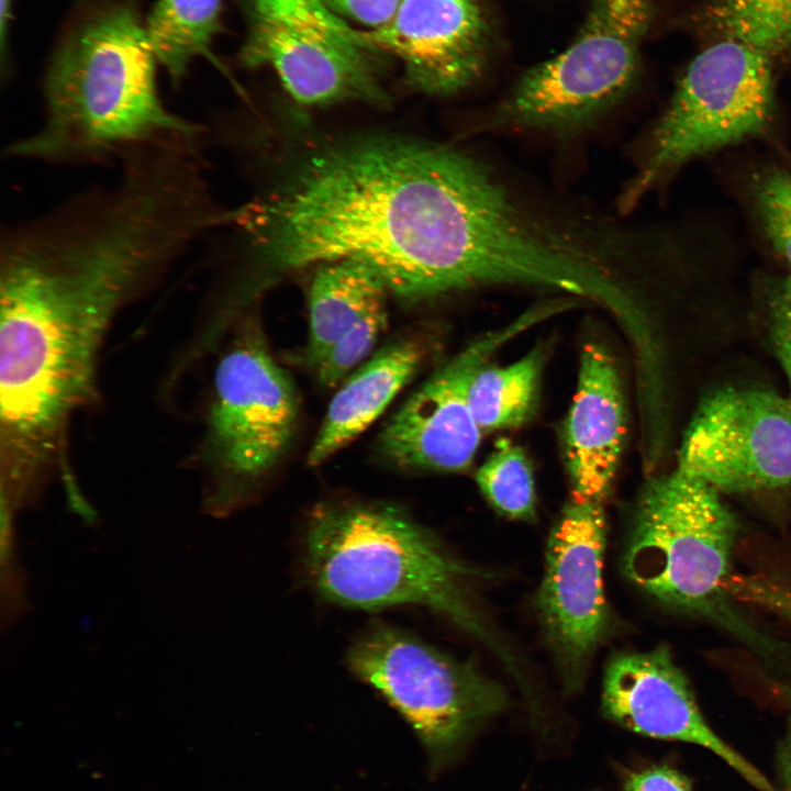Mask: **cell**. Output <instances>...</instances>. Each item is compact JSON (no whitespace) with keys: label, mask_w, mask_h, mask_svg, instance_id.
<instances>
[{"label":"cell","mask_w":791,"mask_h":791,"mask_svg":"<svg viewBox=\"0 0 791 791\" xmlns=\"http://www.w3.org/2000/svg\"><path fill=\"white\" fill-rule=\"evenodd\" d=\"M546 355L545 345H537L511 364L477 370L468 400L482 433L517 427L533 416Z\"/></svg>","instance_id":"obj_18"},{"label":"cell","mask_w":791,"mask_h":791,"mask_svg":"<svg viewBox=\"0 0 791 791\" xmlns=\"http://www.w3.org/2000/svg\"><path fill=\"white\" fill-rule=\"evenodd\" d=\"M424 357L419 341L401 338L358 366L330 402L307 456L309 466H320L370 426L417 374Z\"/></svg>","instance_id":"obj_16"},{"label":"cell","mask_w":791,"mask_h":791,"mask_svg":"<svg viewBox=\"0 0 791 791\" xmlns=\"http://www.w3.org/2000/svg\"><path fill=\"white\" fill-rule=\"evenodd\" d=\"M783 370H784V372H786V376H787V379H788V382H789V397H788V399H789L790 404H791V368H786V369H783Z\"/></svg>","instance_id":"obj_29"},{"label":"cell","mask_w":791,"mask_h":791,"mask_svg":"<svg viewBox=\"0 0 791 791\" xmlns=\"http://www.w3.org/2000/svg\"><path fill=\"white\" fill-rule=\"evenodd\" d=\"M345 662L411 726L432 773L455 761L475 733L509 705L504 688L471 662L385 623L364 631Z\"/></svg>","instance_id":"obj_6"},{"label":"cell","mask_w":791,"mask_h":791,"mask_svg":"<svg viewBox=\"0 0 791 791\" xmlns=\"http://www.w3.org/2000/svg\"><path fill=\"white\" fill-rule=\"evenodd\" d=\"M627 434L626 404L615 359L598 342L580 353L576 391L561 426L570 493L608 500Z\"/></svg>","instance_id":"obj_14"},{"label":"cell","mask_w":791,"mask_h":791,"mask_svg":"<svg viewBox=\"0 0 791 791\" xmlns=\"http://www.w3.org/2000/svg\"><path fill=\"white\" fill-rule=\"evenodd\" d=\"M602 708L610 720L627 729L704 747L757 789L773 790L767 778L708 724L688 677L666 645L614 655L604 671Z\"/></svg>","instance_id":"obj_12"},{"label":"cell","mask_w":791,"mask_h":791,"mask_svg":"<svg viewBox=\"0 0 791 791\" xmlns=\"http://www.w3.org/2000/svg\"><path fill=\"white\" fill-rule=\"evenodd\" d=\"M389 291L367 265L342 259L325 263L309 291V334L304 359L315 369L334 343Z\"/></svg>","instance_id":"obj_17"},{"label":"cell","mask_w":791,"mask_h":791,"mask_svg":"<svg viewBox=\"0 0 791 791\" xmlns=\"http://www.w3.org/2000/svg\"><path fill=\"white\" fill-rule=\"evenodd\" d=\"M222 0H158L144 24L158 65L176 83L208 52L220 27Z\"/></svg>","instance_id":"obj_19"},{"label":"cell","mask_w":791,"mask_h":791,"mask_svg":"<svg viewBox=\"0 0 791 791\" xmlns=\"http://www.w3.org/2000/svg\"><path fill=\"white\" fill-rule=\"evenodd\" d=\"M302 567L324 601L343 608H426L479 639L511 672L515 659L477 604V570L403 506L342 500L317 504L302 535Z\"/></svg>","instance_id":"obj_3"},{"label":"cell","mask_w":791,"mask_h":791,"mask_svg":"<svg viewBox=\"0 0 791 791\" xmlns=\"http://www.w3.org/2000/svg\"><path fill=\"white\" fill-rule=\"evenodd\" d=\"M248 9L244 62L271 67L298 103L383 98L375 48L324 0H248Z\"/></svg>","instance_id":"obj_8"},{"label":"cell","mask_w":791,"mask_h":791,"mask_svg":"<svg viewBox=\"0 0 791 791\" xmlns=\"http://www.w3.org/2000/svg\"><path fill=\"white\" fill-rule=\"evenodd\" d=\"M771 60L766 52L725 37L698 54L623 185L617 212L630 213L688 160L760 132L772 109Z\"/></svg>","instance_id":"obj_7"},{"label":"cell","mask_w":791,"mask_h":791,"mask_svg":"<svg viewBox=\"0 0 791 791\" xmlns=\"http://www.w3.org/2000/svg\"><path fill=\"white\" fill-rule=\"evenodd\" d=\"M555 314L550 302L539 303L468 344L430 376L390 417L377 438L379 453L392 465L409 471L468 469L482 436L468 400L475 374L502 345Z\"/></svg>","instance_id":"obj_10"},{"label":"cell","mask_w":791,"mask_h":791,"mask_svg":"<svg viewBox=\"0 0 791 791\" xmlns=\"http://www.w3.org/2000/svg\"><path fill=\"white\" fill-rule=\"evenodd\" d=\"M679 471L720 493L791 487V404L759 387H724L697 406L677 454Z\"/></svg>","instance_id":"obj_9"},{"label":"cell","mask_w":791,"mask_h":791,"mask_svg":"<svg viewBox=\"0 0 791 791\" xmlns=\"http://www.w3.org/2000/svg\"><path fill=\"white\" fill-rule=\"evenodd\" d=\"M156 64L132 7L86 18L48 65L42 123L10 143L7 156L53 165L116 163L127 149L159 136L205 131L165 107Z\"/></svg>","instance_id":"obj_2"},{"label":"cell","mask_w":791,"mask_h":791,"mask_svg":"<svg viewBox=\"0 0 791 791\" xmlns=\"http://www.w3.org/2000/svg\"><path fill=\"white\" fill-rule=\"evenodd\" d=\"M779 767L783 784L791 791V722L780 748Z\"/></svg>","instance_id":"obj_27"},{"label":"cell","mask_w":791,"mask_h":791,"mask_svg":"<svg viewBox=\"0 0 791 791\" xmlns=\"http://www.w3.org/2000/svg\"><path fill=\"white\" fill-rule=\"evenodd\" d=\"M650 12L651 0H592L571 44L535 67L547 80L615 109L636 78Z\"/></svg>","instance_id":"obj_15"},{"label":"cell","mask_w":791,"mask_h":791,"mask_svg":"<svg viewBox=\"0 0 791 791\" xmlns=\"http://www.w3.org/2000/svg\"><path fill=\"white\" fill-rule=\"evenodd\" d=\"M387 325L385 301L367 312L328 349L314 369L319 383L326 389L336 387L367 358Z\"/></svg>","instance_id":"obj_22"},{"label":"cell","mask_w":791,"mask_h":791,"mask_svg":"<svg viewBox=\"0 0 791 791\" xmlns=\"http://www.w3.org/2000/svg\"><path fill=\"white\" fill-rule=\"evenodd\" d=\"M0 37H1V49L3 54V47L5 45V31L10 20L11 0H1L0 8Z\"/></svg>","instance_id":"obj_28"},{"label":"cell","mask_w":791,"mask_h":791,"mask_svg":"<svg viewBox=\"0 0 791 791\" xmlns=\"http://www.w3.org/2000/svg\"><path fill=\"white\" fill-rule=\"evenodd\" d=\"M363 35L397 57L413 86L430 94L469 88L488 62V25L474 0H402L388 23Z\"/></svg>","instance_id":"obj_13"},{"label":"cell","mask_w":791,"mask_h":791,"mask_svg":"<svg viewBox=\"0 0 791 791\" xmlns=\"http://www.w3.org/2000/svg\"><path fill=\"white\" fill-rule=\"evenodd\" d=\"M773 345L782 366L791 365V275L773 293L770 304Z\"/></svg>","instance_id":"obj_24"},{"label":"cell","mask_w":791,"mask_h":791,"mask_svg":"<svg viewBox=\"0 0 791 791\" xmlns=\"http://www.w3.org/2000/svg\"><path fill=\"white\" fill-rule=\"evenodd\" d=\"M334 11L354 21L378 29L396 14L402 0H324Z\"/></svg>","instance_id":"obj_25"},{"label":"cell","mask_w":791,"mask_h":791,"mask_svg":"<svg viewBox=\"0 0 791 791\" xmlns=\"http://www.w3.org/2000/svg\"><path fill=\"white\" fill-rule=\"evenodd\" d=\"M712 11L725 38L772 57L791 47V0H716Z\"/></svg>","instance_id":"obj_21"},{"label":"cell","mask_w":791,"mask_h":791,"mask_svg":"<svg viewBox=\"0 0 791 791\" xmlns=\"http://www.w3.org/2000/svg\"><path fill=\"white\" fill-rule=\"evenodd\" d=\"M625 791H692L688 778L669 766H655L632 772Z\"/></svg>","instance_id":"obj_26"},{"label":"cell","mask_w":791,"mask_h":791,"mask_svg":"<svg viewBox=\"0 0 791 791\" xmlns=\"http://www.w3.org/2000/svg\"><path fill=\"white\" fill-rule=\"evenodd\" d=\"M606 500L569 493L547 539L536 608L569 687L609 626L603 591Z\"/></svg>","instance_id":"obj_11"},{"label":"cell","mask_w":791,"mask_h":791,"mask_svg":"<svg viewBox=\"0 0 791 791\" xmlns=\"http://www.w3.org/2000/svg\"><path fill=\"white\" fill-rule=\"evenodd\" d=\"M280 268L352 259L408 303L517 286L532 257L519 183L456 147L365 137L312 155L233 224Z\"/></svg>","instance_id":"obj_1"},{"label":"cell","mask_w":791,"mask_h":791,"mask_svg":"<svg viewBox=\"0 0 791 791\" xmlns=\"http://www.w3.org/2000/svg\"><path fill=\"white\" fill-rule=\"evenodd\" d=\"M476 483L494 510L515 520L536 513L533 468L525 452L509 438H499L475 474Z\"/></svg>","instance_id":"obj_20"},{"label":"cell","mask_w":791,"mask_h":791,"mask_svg":"<svg viewBox=\"0 0 791 791\" xmlns=\"http://www.w3.org/2000/svg\"><path fill=\"white\" fill-rule=\"evenodd\" d=\"M299 415L291 377L246 322L214 368L197 457L204 510L225 515L245 503L289 450Z\"/></svg>","instance_id":"obj_5"},{"label":"cell","mask_w":791,"mask_h":791,"mask_svg":"<svg viewBox=\"0 0 791 791\" xmlns=\"http://www.w3.org/2000/svg\"><path fill=\"white\" fill-rule=\"evenodd\" d=\"M757 204L773 247L791 266V175L767 172L757 186Z\"/></svg>","instance_id":"obj_23"},{"label":"cell","mask_w":791,"mask_h":791,"mask_svg":"<svg viewBox=\"0 0 791 791\" xmlns=\"http://www.w3.org/2000/svg\"><path fill=\"white\" fill-rule=\"evenodd\" d=\"M738 521L712 486L678 469L638 494L623 553L626 578L668 609L711 623L765 662L790 654L760 630L731 590Z\"/></svg>","instance_id":"obj_4"}]
</instances>
